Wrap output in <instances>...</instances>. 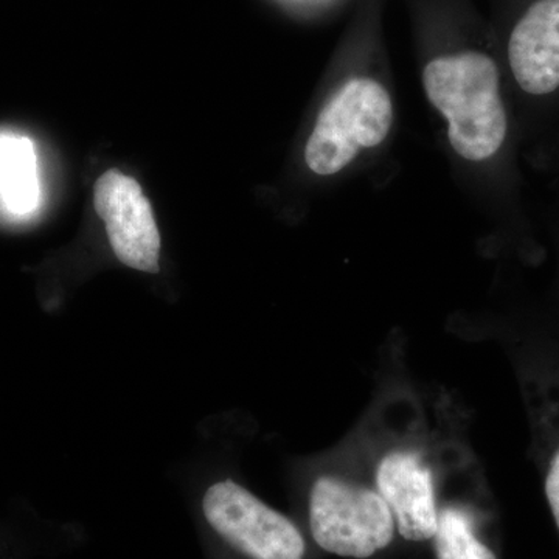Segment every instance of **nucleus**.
I'll return each instance as SVG.
<instances>
[{"instance_id": "obj_1", "label": "nucleus", "mask_w": 559, "mask_h": 559, "mask_svg": "<svg viewBox=\"0 0 559 559\" xmlns=\"http://www.w3.org/2000/svg\"><path fill=\"white\" fill-rule=\"evenodd\" d=\"M194 509L209 538L245 559H304L307 543L285 514L215 466L210 454L189 469Z\"/></svg>"}, {"instance_id": "obj_2", "label": "nucleus", "mask_w": 559, "mask_h": 559, "mask_svg": "<svg viewBox=\"0 0 559 559\" xmlns=\"http://www.w3.org/2000/svg\"><path fill=\"white\" fill-rule=\"evenodd\" d=\"M423 81L429 102L450 123L455 153L473 162L495 156L509 127L496 62L479 51L437 58L426 66Z\"/></svg>"}, {"instance_id": "obj_3", "label": "nucleus", "mask_w": 559, "mask_h": 559, "mask_svg": "<svg viewBox=\"0 0 559 559\" xmlns=\"http://www.w3.org/2000/svg\"><path fill=\"white\" fill-rule=\"evenodd\" d=\"M392 121V100L380 83L349 80L319 114L305 160L316 175H336L352 164L360 150L384 142Z\"/></svg>"}, {"instance_id": "obj_4", "label": "nucleus", "mask_w": 559, "mask_h": 559, "mask_svg": "<svg viewBox=\"0 0 559 559\" xmlns=\"http://www.w3.org/2000/svg\"><path fill=\"white\" fill-rule=\"evenodd\" d=\"M308 521L320 549L345 558H369L393 538L395 520L380 492L320 474L308 492Z\"/></svg>"}, {"instance_id": "obj_5", "label": "nucleus", "mask_w": 559, "mask_h": 559, "mask_svg": "<svg viewBox=\"0 0 559 559\" xmlns=\"http://www.w3.org/2000/svg\"><path fill=\"white\" fill-rule=\"evenodd\" d=\"M94 204L114 257L130 270L159 274L160 231L138 180L106 171L95 183Z\"/></svg>"}, {"instance_id": "obj_6", "label": "nucleus", "mask_w": 559, "mask_h": 559, "mask_svg": "<svg viewBox=\"0 0 559 559\" xmlns=\"http://www.w3.org/2000/svg\"><path fill=\"white\" fill-rule=\"evenodd\" d=\"M378 492L404 539L433 538L439 522L432 473L415 452H390L377 471Z\"/></svg>"}, {"instance_id": "obj_7", "label": "nucleus", "mask_w": 559, "mask_h": 559, "mask_svg": "<svg viewBox=\"0 0 559 559\" xmlns=\"http://www.w3.org/2000/svg\"><path fill=\"white\" fill-rule=\"evenodd\" d=\"M511 72L532 95L559 87V0H538L513 28L509 43Z\"/></svg>"}, {"instance_id": "obj_8", "label": "nucleus", "mask_w": 559, "mask_h": 559, "mask_svg": "<svg viewBox=\"0 0 559 559\" xmlns=\"http://www.w3.org/2000/svg\"><path fill=\"white\" fill-rule=\"evenodd\" d=\"M0 200L14 215H25L38 207L35 146L22 135L0 134Z\"/></svg>"}, {"instance_id": "obj_9", "label": "nucleus", "mask_w": 559, "mask_h": 559, "mask_svg": "<svg viewBox=\"0 0 559 559\" xmlns=\"http://www.w3.org/2000/svg\"><path fill=\"white\" fill-rule=\"evenodd\" d=\"M433 539L437 559H496L495 554L477 539L469 514L457 507L440 511Z\"/></svg>"}, {"instance_id": "obj_10", "label": "nucleus", "mask_w": 559, "mask_h": 559, "mask_svg": "<svg viewBox=\"0 0 559 559\" xmlns=\"http://www.w3.org/2000/svg\"><path fill=\"white\" fill-rule=\"evenodd\" d=\"M546 495L559 528V450L551 460L549 474H547Z\"/></svg>"}]
</instances>
